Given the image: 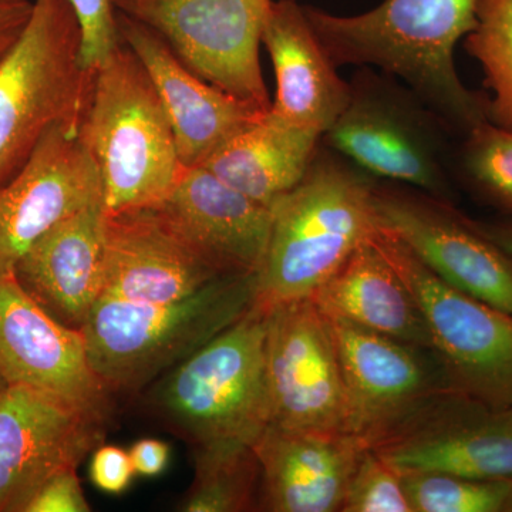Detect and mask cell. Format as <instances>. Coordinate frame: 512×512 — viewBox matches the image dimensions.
Returning <instances> with one entry per match:
<instances>
[{
	"label": "cell",
	"instance_id": "ac0fdd59",
	"mask_svg": "<svg viewBox=\"0 0 512 512\" xmlns=\"http://www.w3.org/2000/svg\"><path fill=\"white\" fill-rule=\"evenodd\" d=\"M121 42L137 56L171 127L184 167H197L266 110L231 96L188 69L160 35L119 12ZM269 111V110H268Z\"/></svg>",
	"mask_w": 512,
	"mask_h": 512
},
{
	"label": "cell",
	"instance_id": "1f68e13d",
	"mask_svg": "<svg viewBox=\"0 0 512 512\" xmlns=\"http://www.w3.org/2000/svg\"><path fill=\"white\" fill-rule=\"evenodd\" d=\"M134 471L130 453L117 446H99L90 464V478L99 490L107 494H121L127 490Z\"/></svg>",
	"mask_w": 512,
	"mask_h": 512
},
{
	"label": "cell",
	"instance_id": "7c38bea8",
	"mask_svg": "<svg viewBox=\"0 0 512 512\" xmlns=\"http://www.w3.org/2000/svg\"><path fill=\"white\" fill-rule=\"evenodd\" d=\"M265 363L269 424L346 436L348 406L338 350L328 318L311 298L269 308Z\"/></svg>",
	"mask_w": 512,
	"mask_h": 512
},
{
	"label": "cell",
	"instance_id": "4316f807",
	"mask_svg": "<svg viewBox=\"0 0 512 512\" xmlns=\"http://www.w3.org/2000/svg\"><path fill=\"white\" fill-rule=\"evenodd\" d=\"M454 175L480 200L512 217V131L480 124L461 137Z\"/></svg>",
	"mask_w": 512,
	"mask_h": 512
},
{
	"label": "cell",
	"instance_id": "8fae6325",
	"mask_svg": "<svg viewBox=\"0 0 512 512\" xmlns=\"http://www.w3.org/2000/svg\"><path fill=\"white\" fill-rule=\"evenodd\" d=\"M373 205L377 225L440 279L512 315V255L458 212L456 204L376 180Z\"/></svg>",
	"mask_w": 512,
	"mask_h": 512
},
{
	"label": "cell",
	"instance_id": "7a4b0ae2",
	"mask_svg": "<svg viewBox=\"0 0 512 512\" xmlns=\"http://www.w3.org/2000/svg\"><path fill=\"white\" fill-rule=\"evenodd\" d=\"M376 178L320 144L301 183L271 205L272 228L256 274L261 305L311 298L377 229Z\"/></svg>",
	"mask_w": 512,
	"mask_h": 512
},
{
	"label": "cell",
	"instance_id": "9a60e30c",
	"mask_svg": "<svg viewBox=\"0 0 512 512\" xmlns=\"http://www.w3.org/2000/svg\"><path fill=\"white\" fill-rule=\"evenodd\" d=\"M0 376L100 419L109 414L111 392L94 372L82 330L57 322L15 276L0 278Z\"/></svg>",
	"mask_w": 512,
	"mask_h": 512
},
{
	"label": "cell",
	"instance_id": "8d00e7d4",
	"mask_svg": "<svg viewBox=\"0 0 512 512\" xmlns=\"http://www.w3.org/2000/svg\"><path fill=\"white\" fill-rule=\"evenodd\" d=\"M511 512H512V504H511Z\"/></svg>",
	"mask_w": 512,
	"mask_h": 512
},
{
	"label": "cell",
	"instance_id": "ffe728a7",
	"mask_svg": "<svg viewBox=\"0 0 512 512\" xmlns=\"http://www.w3.org/2000/svg\"><path fill=\"white\" fill-rule=\"evenodd\" d=\"M276 77L269 113L276 119L323 134L345 110L349 82L320 45L298 0H274L261 37Z\"/></svg>",
	"mask_w": 512,
	"mask_h": 512
},
{
	"label": "cell",
	"instance_id": "2e32d148",
	"mask_svg": "<svg viewBox=\"0 0 512 512\" xmlns=\"http://www.w3.org/2000/svg\"><path fill=\"white\" fill-rule=\"evenodd\" d=\"M156 210L220 275L258 274L271 238V208L224 183L207 168H184Z\"/></svg>",
	"mask_w": 512,
	"mask_h": 512
},
{
	"label": "cell",
	"instance_id": "9c48e42d",
	"mask_svg": "<svg viewBox=\"0 0 512 512\" xmlns=\"http://www.w3.org/2000/svg\"><path fill=\"white\" fill-rule=\"evenodd\" d=\"M274 0H117L124 15L165 40L205 82L268 111L262 29Z\"/></svg>",
	"mask_w": 512,
	"mask_h": 512
},
{
	"label": "cell",
	"instance_id": "cb8c5ba5",
	"mask_svg": "<svg viewBox=\"0 0 512 512\" xmlns=\"http://www.w3.org/2000/svg\"><path fill=\"white\" fill-rule=\"evenodd\" d=\"M320 144V134L292 126L266 111L261 119L218 147L201 167L271 208L301 183Z\"/></svg>",
	"mask_w": 512,
	"mask_h": 512
},
{
	"label": "cell",
	"instance_id": "7402d4cb",
	"mask_svg": "<svg viewBox=\"0 0 512 512\" xmlns=\"http://www.w3.org/2000/svg\"><path fill=\"white\" fill-rule=\"evenodd\" d=\"M362 448L342 434L308 433L269 424L254 444L261 471L262 507L272 512L342 510Z\"/></svg>",
	"mask_w": 512,
	"mask_h": 512
},
{
	"label": "cell",
	"instance_id": "ba28073f",
	"mask_svg": "<svg viewBox=\"0 0 512 512\" xmlns=\"http://www.w3.org/2000/svg\"><path fill=\"white\" fill-rule=\"evenodd\" d=\"M372 239L416 299L451 392L512 409V315L448 285L379 225Z\"/></svg>",
	"mask_w": 512,
	"mask_h": 512
},
{
	"label": "cell",
	"instance_id": "d6986e66",
	"mask_svg": "<svg viewBox=\"0 0 512 512\" xmlns=\"http://www.w3.org/2000/svg\"><path fill=\"white\" fill-rule=\"evenodd\" d=\"M156 208L106 215L103 295L138 303L187 298L221 278Z\"/></svg>",
	"mask_w": 512,
	"mask_h": 512
},
{
	"label": "cell",
	"instance_id": "8992f818",
	"mask_svg": "<svg viewBox=\"0 0 512 512\" xmlns=\"http://www.w3.org/2000/svg\"><path fill=\"white\" fill-rule=\"evenodd\" d=\"M349 86L348 104L322 143L376 180L456 204V136L447 124L406 84L373 67H357Z\"/></svg>",
	"mask_w": 512,
	"mask_h": 512
},
{
	"label": "cell",
	"instance_id": "277c9868",
	"mask_svg": "<svg viewBox=\"0 0 512 512\" xmlns=\"http://www.w3.org/2000/svg\"><path fill=\"white\" fill-rule=\"evenodd\" d=\"M256 289V274L227 275L173 302L101 295L82 328L94 372L110 392L141 389L242 318Z\"/></svg>",
	"mask_w": 512,
	"mask_h": 512
},
{
	"label": "cell",
	"instance_id": "484cf974",
	"mask_svg": "<svg viewBox=\"0 0 512 512\" xmlns=\"http://www.w3.org/2000/svg\"><path fill=\"white\" fill-rule=\"evenodd\" d=\"M464 47L480 63L493 93L488 121L512 131V0H480L476 28L464 37Z\"/></svg>",
	"mask_w": 512,
	"mask_h": 512
},
{
	"label": "cell",
	"instance_id": "83f0119b",
	"mask_svg": "<svg viewBox=\"0 0 512 512\" xmlns=\"http://www.w3.org/2000/svg\"><path fill=\"white\" fill-rule=\"evenodd\" d=\"M400 476L413 512H511L512 480H474L433 471Z\"/></svg>",
	"mask_w": 512,
	"mask_h": 512
},
{
	"label": "cell",
	"instance_id": "603a6c76",
	"mask_svg": "<svg viewBox=\"0 0 512 512\" xmlns=\"http://www.w3.org/2000/svg\"><path fill=\"white\" fill-rule=\"evenodd\" d=\"M372 235L313 293L312 301L328 318L348 320L414 348L431 349L416 299Z\"/></svg>",
	"mask_w": 512,
	"mask_h": 512
},
{
	"label": "cell",
	"instance_id": "5bb4252c",
	"mask_svg": "<svg viewBox=\"0 0 512 512\" xmlns=\"http://www.w3.org/2000/svg\"><path fill=\"white\" fill-rule=\"evenodd\" d=\"M104 421L76 404L8 384L0 393V512H25L49 478L101 446Z\"/></svg>",
	"mask_w": 512,
	"mask_h": 512
},
{
	"label": "cell",
	"instance_id": "4fadbf2b",
	"mask_svg": "<svg viewBox=\"0 0 512 512\" xmlns=\"http://www.w3.org/2000/svg\"><path fill=\"white\" fill-rule=\"evenodd\" d=\"M103 202L96 161L77 124L46 131L22 167L0 185V278L57 224Z\"/></svg>",
	"mask_w": 512,
	"mask_h": 512
},
{
	"label": "cell",
	"instance_id": "4dcf8cb0",
	"mask_svg": "<svg viewBox=\"0 0 512 512\" xmlns=\"http://www.w3.org/2000/svg\"><path fill=\"white\" fill-rule=\"evenodd\" d=\"M92 510L80 485L76 470H64L49 478L32 500L25 512H89Z\"/></svg>",
	"mask_w": 512,
	"mask_h": 512
},
{
	"label": "cell",
	"instance_id": "f1b7e54d",
	"mask_svg": "<svg viewBox=\"0 0 512 512\" xmlns=\"http://www.w3.org/2000/svg\"><path fill=\"white\" fill-rule=\"evenodd\" d=\"M340 511L413 512L399 471L373 447L360 451Z\"/></svg>",
	"mask_w": 512,
	"mask_h": 512
},
{
	"label": "cell",
	"instance_id": "44dd1931",
	"mask_svg": "<svg viewBox=\"0 0 512 512\" xmlns=\"http://www.w3.org/2000/svg\"><path fill=\"white\" fill-rule=\"evenodd\" d=\"M103 202L57 224L20 259L16 281L57 322L82 330L103 295Z\"/></svg>",
	"mask_w": 512,
	"mask_h": 512
},
{
	"label": "cell",
	"instance_id": "e0dca14e",
	"mask_svg": "<svg viewBox=\"0 0 512 512\" xmlns=\"http://www.w3.org/2000/svg\"><path fill=\"white\" fill-rule=\"evenodd\" d=\"M433 412L373 448L400 473L512 480V409H491L450 393Z\"/></svg>",
	"mask_w": 512,
	"mask_h": 512
},
{
	"label": "cell",
	"instance_id": "d6a6232c",
	"mask_svg": "<svg viewBox=\"0 0 512 512\" xmlns=\"http://www.w3.org/2000/svg\"><path fill=\"white\" fill-rule=\"evenodd\" d=\"M128 453L133 461L134 471L144 477H156L163 473L170 461V446L156 439L137 441Z\"/></svg>",
	"mask_w": 512,
	"mask_h": 512
},
{
	"label": "cell",
	"instance_id": "d4e9b609",
	"mask_svg": "<svg viewBox=\"0 0 512 512\" xmlns=\"http://www.w3.org/2000/svg\"><path fill=\"white\" fill-rule=\"evenodd\" d=\"M195 478L181 504L185 512H238L252 507L261 485L254 446L208 444L194 447Z\"/></svg>",
	"mask_w": 512,
	"mask_h": 512
},
{
	"label": "cell",
	"instance_id": "f546056e",
	"mask_svg": "<svg viewBox=\"0 0 512 512\" xmlns=\"http://www.w3.org/2000/svg\"><path fill=\"white\" fill-rule=\"evenodd\" d=\"M82 32L80 59L84 69L96 72L120 45L117 0H67Z\"/></svg>",
	"mask_w": 512,
	"mask_h": 512
},
{
	"label": "cell",
	"instance_id": "d590c367",
	"mask_svg": "<svg viewBox=\"0 0 512 512\" xmlns=\"http://www.w3.org/2000/svg\"><path fill=\"white\" fill-rule=\"evenodd\" d=\"M6 386H8V383H6L5 380L2 379V376H0V393H2V390L5 389Z\"/></svg>",
	"mask_w": 512,
	"mask_h": 512
},
{
	"label": "cell",
	"instance_id": "6da1fadb",
	"mask_svg": "<svg viewBox=\"0 0 512 512\" xmlns=\"http://www.w3.org/2000/svg\"><path fill=\"white\" fill-rule=\"evenodd\" d=\"M480 0H382L357 15L305 13L336 67H373L406 84L456 137L488 121V96L468 89L454 52L477 25Z\"/></svg>",
	"mask_w": 512,
	"mask_h": 512
},
{
	"label": "cell",
	"instance_id": "52a82bcc",
	"mask_svg": "<svg viewBox=\"0 0 512 512\" xmlns=\"http://www.w3.org/2000/svg\"><path fill=\"white\" fill-rule=\"evenodd\" d=\"M82 32L67 0H33L18 39L0 59V185L56 124H82L94 72L80 59Z\"/></svg>",
	"mask_w": 512,
	"mask_h": 512
},
{
	"label": "cell",
	"instance_id": "5b68a950",
	"mask_svg": "<svg viewBox=\"0 0 512 512\" xmlns=\"http://www.w3.org/2000/svg\"><path fill=\"white\" fill-rule=\"evenodd\" d=\"M268 306H254L178 363L154 390L168 426L194 447L254 446L271 420L266 383Z\"/></svg>",
	"mask_w": 512,
	"mask_h": 512
},
{
	"label": "cell",
	"instance_id": "836d02e7",
	"mask_svg": "<svg viewBox=\"0 0 512 512\" xmlns=\"http://www.w3.org/2000/svg\"><path fill=\"white\" fill-rule=\"evenodd\" d=\"M32 8L33 0H0V59L25 28Z\"/></svg>",
	"mask_w": 512,
	"mask_h": 512
},
{
	"label": "cell",
	"instance_id": "30bf717a",
	"mask_svg": "<svg viewBox=\"0 0 512 512\" xmlns=\"http://www.w3.org/2000/svg\"><path fill=\"white\" fill-rule=\"evenodd\" d=\"M328 320L345 383L346 436L360 446L394 439L453 393L443 377L434 379L420 348L348 320Z\"/></svg>",
	"mask_w": 512,
	"mask_h": 512
},
{
	"label": "cell",
	"instance_id": "e575fe53",
	"mask_svg": "<svg viewBox=\"0 0 512 512\" xmlns=\"http://www.w3.org/2000/svg\"><path fill=\"white\" fill-rule=\"evenodd\" d=\"M474 222L481 232L512 255V217L493 221L474 220Z\"/></svg>",
	"mask_w": 512,
	"mask_h": 512
},
{
	"label": "cell",
	"instance_id": "3957f363",
	"mask_svg": "<svg viewBox=\"0 0 512 512\" xmlns=\"http://www.w3.org/2000/svg\"><path fill=\"white\" fill-rule=\"evenodd\" d=\"M80 134L99 168L106 215L157 207L183 174L156 87L123 42L94 72Z\"/></svg>",
	"mask_w": 512,
	"mask_h": 512
}]
</instances>
